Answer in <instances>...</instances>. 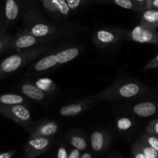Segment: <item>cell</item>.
I'll list each match as a JSON object with an SVG mask.
<instances>
[{"label": "cell", "instance_id": "obj_1", "mask_svg": "<svg viewBox=\"0 0 158 158\" xmlns=\"http://www.w3.org/2000/svg\"><path fill=\"white\" fill-rule=\"evenodd\" d=\"M21 29L35 36L59 42L63 38L73 36L80 30H84V28L75 23L52 22L38 9H29L23 15Z\"/></svg>", "mask_w": 158, "mask_h": 158}, {"label": "cell", "instance_id": "obj_2", "mask_svg": "<svg viewBox=\"0 0 158 158\" xmlns=\"http://www.w3.org/2000/svg\"><path fill=\"white\" fill-rule=\"evenodd\" d=\"M154 91L139 80L131 77H121L93 97L110 103L137 100L152 95Z\"/></svg>", "mask_w": 158, "mask_h": 158}, {"label": "cell", "instance_id": "obj_3", "mask_svg": "<svg viewBox=\"0 0 158 158\" xmlns=\"http://www.w3.org/2000/svg\"><path fill=\"white\" fill-rule=\"evenodd\" d=\"M85 49L86 46L82 44L61 46L60 48L59 46L32 62L26 71L24 77H35L53 70L77 59Z\"/></svg>", "mask_w": 158, "mask_h": 158}, {"label": "cell", "instance_id": "obj_4", "mask_svg": "<svg viewBox=\"0 0 158 158\" xmlns=\"http://www.w3.org/2000/svg\"><path fill=\"white\" fill-rule=\"evenodd\" d=\"M59 46L60 44L52 43L29 48L19 52H13L9 56L2 59L0 60V80L23 70L32 62Z\"/></svg>", "mask_w": 158, "mask_h": 158}, {"label": "cell", "instance_id": "obj_5", "mask_svg": "<svg viewBox=\"0 0 158 158\" xmlns=\"http://www.w3.org/2000/svg\"><path fill=\"white\" fill-rule=\"evenodd\" d=\"M128 31L121 27L106 26L94 30L92 41L98 49L106 52L116 51L125 40H127Z\"/></svg>", "mask_w": 158, "mask_h": 158}, {"label": "cell", "instance_id": "obj_6", "mask_svg": "<svg viewBox=\"0 0 158 158\" xmlns=\"http://www.w3.org/2000/svg\"><path fill=\"white\" fill-rule=\"evenodd\" d=\"M0 114L19 125L30 133L35 122L32 120L29 106L24 104L0 105Z\"/></svg>", "mask_w": 158, "mask_h": 158}, {"label": "cell", "instance_id": "obj_7", "mask_svg": "<svg viewBox=\"0 0 158 158\" xmlns=\"http://www.w3.org/2000/svg\"><path fill=\"white\" fill-rule=\"evenodd\" d=\"M56 43V41L50 40V39L35 36L20 29L17 31L15 35H12L7 52H19V51L29 49V48L37 47V46Z\"/></svg>", "mask_w": 158, "mask_h": 158}, {"label": "cell", "instance_id": "obj_8", "mask_svg": "<svg viewBox=\"0 0 158 158\" xmlns=\"http://www.w3.org/2000/svg\"><path fill=\"white\" fill-rule=\"evenodd\" d=\"M152 95H151V97H143L140 99V101L131 103L123 112L129 113L141 118H148L157 115L158 114V97H154Z\"/></svg>", "mask_w": 158, "mask_h": 158}, {"label": "cell", "instance_id": "obj_9", "mask_svg": "<svg viewBox=\"0 0 158 158\" xmlns=\"http://www.w3.org/2000/svg\"><path fill=\"white\" fill-rule=\"evenodd\" d=\"M54 137H32L29 136L23 146L24 154L29 158H36L45 154L52 147Z\"/></svg>", "mask_w": 158, "mask_h": 158}, {"label": "cell", "instance_id": "obj_10", "mask_svg": "<svg viewBox=\"0 0 158 158\" xmlns=\"http://www.w3.org/2000/svg\"><path fill=\"white\" fill-rule=\"evenodd\" d=\"M99 102L100 100L94 98L93 96L80 99L60 107L59 110V114L66 117H76L98 105Z\"/></svg>", "mask_w": 158, "mask_h": 158}, {"label": "cell", "instance_id": "obj_11", "mask_svg": "<svg viewBox=\"0 0 158 158\" xmlns=\"http://www.w3.org/2000/svg\"><path fill=\"white\" fill-rule=\"evenodd\" d=\"M112 134L104 128H97L92 131L89 143L92 151L95 154H103L107 151L112 142Z\"/></svg>", "mask_w": 158, "mask_h": 158}, {"label": "cell", "instance_id": "obj_12", "mask_svg": "<svg viewBox=\"0 0 158 158\" xmlns=\"http://www.w3.org/2000/svg\"><path fill=\"white\" fill-rule=\"evenodd\" d=\"M127 39L137 43H147L155 46L158 43V32L157 29L139 23L131 31H128Z\"/></svg>", "mask_w": 158, "mask_h": 158}, {"label": "cell", "instance_id": "obj_13", "mask_svg": "<svg viewBox=\"0 0 158 158\" xmlns=\"http://www.w3.org/2000/svg\"><path fill=\"white\" fill-rule=\"evenodd\" d=\"M18 86L21 95L26 97L32 102H37L43 106L49 105L54 98V97L49 95L39 89L30 80L22 82Z\"/></svg>", "mask_w": 158, "mask_h": 158}, {"label": "cell", "instance_id": "obj_14", "mask_svg": "<svg viewBox=\"0 0 158 158\" xmlns=\"http://www.w3.org/2000/svg\"><path fill=\"white\" fill-rule=\"evenodd\" d=\"M60 130V124L57 121L49 119H43L35 123L32 131L29 133L32 137H54Z\"/></svg>", "mask_w": 158, "mask_h": 158}, {"label": "cell", "instance_id": "obj_15", "mask_svg": "<svg viewBox=\"0 0 158 158\" xmlns=\"http://www.w3.org/2000/svg\"><path fill=\"white\" fill-rule=\"evenodd\" d=\"M20 16V3L19 0H6L3 7L2 20L4 29L13 27Z\"/></svg>", "mask_w": 158, "mask_h": 158}, {"label": "cell", "instance_id": "obj_16", "mask_svg": "<svg viewBox=\"0 0 158 158\" xmlns=\"http://www.w3.org/2000/svg\"><path fill=\"white\" fill-rule=\"evenodd\" d=\"M66 141L73 148L80 151H85L88 148V141L86 134L82 130L74 129L65 134Z\"/></svg>", "mask_w": 158, "mask_h": 158}, {"label": "cell", "instance_id": "obj_17", "mask_svg": "<svg viewBox=\"0 0 158 158\" xmlns=\"http://www.w3.org/2000/svg\"><path fill=\"white\" fill-rule=\"evenodd\" d=\"M30 81L42 91L52 97H55V95L59 93V87L57 84L49 77H39L31 80Z\"/></svg>", "mask_w": 158, "mask_h": 158}, {"label": "cell", "instance_id": "obj_18", "mask_svg": "<svg viewBox=\"0 0 158 158\" xmlns=\"http://www.w3.org/2000/svg\"><path fill=\"white\" fill-rule=\"evenodd\" d=\"M32 101L21 94H0V105L24 104L31 106Z\"/></svg>", "mask_w": 158, "mask_h": 158}, {"label": "cell", "instance_id": "obj_19", "mask_svg": "<svg viewBox=\"0 0 158 158\" xmlns=\"http://www.w3.org/2000/svg\"><path fill=\"white\" fill-rule=\"evenodd\" d=\"M116 129L121 134H127L134 130L136 125V120L132 116L120 115L116 118Z\"/></svg>", "mask_w": 158, "mask_h": 158}, {"label": "cell", "instance_id": "obj_20", "mask_svg": "<svg viewBox=\"0 0 158 158\" xmlns=\"http://www.w3.org/2000/svg\"><path fill=\"white\" fill-rule=\"evenodd\" d=\"M141 13L140 23L158 29V9H144Z\"/></svg>", "mask_w": 158, "mask_h": 158}, {"label": "cell", "instance_id": "obj_21", "mask_svg": "<svg viewBox=\"0 0 158 158\" xmlns=\"http://www.w3.org/2000/svg\"><path fill=\"white\" fill-rule=\"evenodd\" d=\"M94 3L114 5L125 9H129L137 12V7L132 0H94Z\"/></svg>", "mask_w": 158, "mask_h": 158}, {"label": "cell", "instance_id": "obj_22", "mask_svg": "<svg viewBox=\"0 0 158 158\" xmlns=\"http://www.w3.org/2000/svg\"><path fill=\"white\" fill-rule=\"evenodd\" d=\"M134 143L138 148V149L148 158H158L157 151L154 150L153 148L150 147L149 145L140 141L138 139L134 142Z\"/></svg>", "mask_w": 158, "mask_h": 158}, {"label": "cell", "instance_id": "obj_23", "mask_svg": "<svg viewBox=\"0 0 158 158\" xmlns=\"http://www.w3.org/2000/svg\"><path fill=\"white\" fill-rule=\"evenodd\" d=\"M138 140L149 145L158 152V135L145 132L140 136Z\"/></svg>", "mask_w": 158, "mask_h": 158}, {"label": "cell", "instance_id": "obj_24", "mask_svg": "<svg viewBox=\"0 0 158 158\" xmlns=\"http://www.w3.org/2000/svg\"><path fill=\"white\" fill-rule=\"evenodd\" d=\"M65 1L71 12L80 10L90 3H94V0H65Z\"/></svg>", "mask_w": 158, "mask_h": 158}, {"label": "cell", "instance_id": "obj_25", "mask_svg": "<svg viewBox=\"0 0 158 158\" xmlns=\"http://www.w3.org/2000/svg\"><path fill=\"white\" fill-rule=\"evenodd\" d=\"M12 35L9 32H5L0 33V55L7 52Z\"/></svg>", "mask_w": 158, "mask_h": 158}, {"label": "cell", "instance_id": "obj_26", "mask_svg": "<svg viewBox=\"0 0 158 158\" xmlns=\"http://www.w3.org/2000/svg\"><path fill=\"white\" fill-rule=\"evenodd\" d=\"M145 132L158 135V118L151 120L145 128Z\"/></svg>", "mask_w": 158, "mask_h": 158}, {"label": "cell", "instance_id": "obj_27", "mask_svg": "<svg viewBox=\"0 0 158 158\" xmlns=\"http://www.w3.org/2000/svg\"><path fill=\"white\" fill-rule=\"evenodd\" d=\"M68 154H69V151L66 146L63 143L59 144L56 149V158H67Z\"/></svg>", "mask_w": 158, "mask_h": 158}, {"label": "cell", "instance_id": "obj_28", "mask_svg": "<svg viewBox=\"0 0 158 158\" xmlns=\"http://www.w3.org/2000/svg\"><path fill=\"white\" fill-rule=\"evenodd\" d=\"M153 69H158V53L143 67V70L147 71Z\"/></svg>", "mask_w": 158, "mask_h": 158}, {"label": "cell", "instance_id": "obj_29", "mask_svg": "<svg viewBox=\"0 0 158 158\" xmlns=\"http://www.w3.org/2000/svg\"><path fill=\"white\" fill-rule=\"evenodd\" d=\"M131 154H132V158H148L138 149L134 143L131 146Z\"/></svg>", "mask_w": 158, "mask_h": 158}, {"label": "cell", "instance_id": "obj_30", "mask_svg": "<svg viewBox=\"0 0 158 158\" xmlns=\"http://www.w3.org/2000/svg\"><path fill=\"white\" fill-rule=\"evenodd\" d=\"M144 9H158V0H146Z\"/></svg>", "mask_w": 158, "mask_h": 158}, {"label": "cell", "instance_id": "obj_31", "mask_svg": "<svg viewBox=\"0 0 158 158\" xmlns=\"http://www.w3.org/2000/svg\"><path fill=\"white\" fill-rule=\"evenodd\" d=\"M137 7V12H142L144 10L145 2L146 0H132Z\"/></svg>", "mask_w": 158, "mask_h": 158}, {"label": "cell", "instance_id": "obj_32", "mask_svg": "<svg viewBox=\"0 0 158 158\" xmlns=\"http://www.w3.org/2000/svg\"><path fill=\"white\" fill-rule=\"evenodd\" d=\"M80 157H81V151L73 148L69 151L67 158H80Z\"/></svg>", "mask_w": 158, "mask_h": 158}, {"label": "cell", "instance_id": "obj_33", "mask_svg": "<svg viewBox=\"0 0 158 158\" xmlns=\"http://www.w3.org/2000/svg\"><path fill=\"white\" fill-rule=\"evenodd\" d=\"M16 153V150H9V151H5V152L0 153V158H12Z\"/></svg>", "mask_w": 158, "mask_h": 158}, {"label": "cell", "instance_id": "obj_34", "mask_svg": "<svg viewBox=\"0 0 158 158\" xmlns=\"http://www.w3.org/2000/svg\"><path fill=\"white\" fill-rule=\"evenodd\" d=\"M2 12H3V9H2L1 7H0V33H1V32H7V31L4 29V26H3Z\"/></svg>", "mask_w": 158, "mask_h": 158}, {"label": "cell", "instance_id": "obj_35", "mask_svg": "<svg viewBox=\"0 0 158 158\" xmlns=\"http://www.w3.org/2000/svg\"><path fill=\"white\" fill-rule=\"evenodd\" d=\"M123 156L120 155V154H118L117 152H113L110 154L106 158H123Z\"/></svg>", "mask_w": 158, "mask_h": 158}, {"label": "cell", "instance_id": "obj_36", "mask_svg": "<svg viewBox=\"0 0 158 158\" xmlns=\"http://www.w3.org/2000/svg\"><path fill=\"white\" fill-rule=\"evenodd\" d=\"M80 158H93L92 154L89 152H84L81 154V157Z\"/></svg>", "mask_w": 158, "mask_h": 158}, {"label": "cell", "instance_id": "obj_37", "mask_svg": "<svg viewBox=\"0 0 158 158\" xmlns=\"http://www.w3.org/2000/svg\"><path fill=\"white\" fill-rule=\"evenodd\" d=\"M19 158H29L28 157H26V155H25V154H23V156H21V157H20Z\"/></svg>", "mask_w": 158, "mask_h": 158}, {"label": "cell", "instance_id": "obj_38", "mask_svg": "<svg viewBox=\"0 0 158 158\" xmlns=\"http://www.w3.org/2000/svg\"><path fill=\"white\" fill-rule=\"evenodd\" d=\"M155 46H157V47H158V43H157V44H156V45H155Z\"/></svg>", "mask_w": 158, "mask_h": 158}, {"label": "cell", "instance_id": "obj_39", "mask_svg": "<svg viewBox=\"0 0 158 158\" xmlns=\"http://www.w3.org/2000/svg\"><path fill=\"white\" fill-rule=\"evenodd\" d=\"M123 158H124V157H123Z\"/></svg>", "mask_w": 158, "mask_h": 158}]
</instances>
